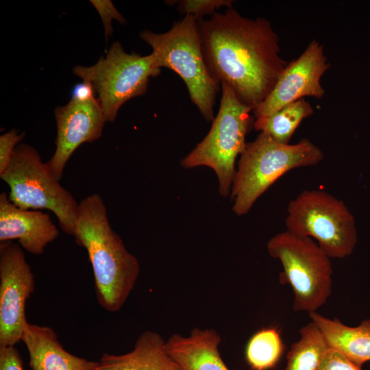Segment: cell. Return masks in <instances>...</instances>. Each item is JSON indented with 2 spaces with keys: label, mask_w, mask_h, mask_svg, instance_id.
Here are the masks:
<instances>
[{
  "label": "cell",
  "mask_w": 370,
  "mask_h": 370,
  "mask_svg": "<svg viewBox=\"0 0 370 370\" xmlns=\"http://www.w3.org/2000/svg\"><path fill=\"white\" fill-rule=\"evenodd\" d=\"M198 25L210 74L254 110L268 97L288 65L280 55L279 38L270 22L244 17L231 8L198 20Z\"/></svg>",
  "instance_id": "cell-1"
},
{
  "label": "cell",
  "mask_w": 370,
  "mask_h": 370,
  "mask_svg": "<svg viewBox=\"0 0 370 370\" xmlns=\"http://www.w3.org/2000/svg\"><path fill=\"white\" fill-rule=\"evenodd\" d=\"M73 236L88 253L98 303L108 312L119 311L135 286L140 265L112 229L99 194L90 195L79 202Z\"/></svg>",
  "instance_id": "cell-2"
},
{
  "label": "cell",
  "mask_w": 370,
  "mask_h": 370,
  "mask_svg": "<svg viewBox=\"0 0 370 370\" xmlns=\"http://www.w3.org/2000/svg\"><path fill=\"white\" fill-rule=\"evenodd\" d=\"M240 156L231 195L233 212L242 216L280 177L294 169L317 165L323 160L324 153L308 138L284 144L260 133L247 143Z\"/></svg>",
  "instance_id": "cell-3"
},
{
  "label": "cell",
  "mask_w": 370,
  "mask_h": 370,
  "mask_svg": "<svg viewBox=\"0 0 370 370\" xmlns=\"http://www.w3.org/2000/svg\"><path fill=\"white\" fill-rule=\"evenodd\" d=\"M140 38L151 47L156 65L176 73L200 114L207 122L212 121L216 97L221 88L206 66L198 21L193 15H184L166 32L145 29L140 33Z\"/></svg>",
  "instance_id": "cell-4"
},
{
  "label": "cell",
  "mask_w": 370,
  "mask_h": 370,
  "mask_svg": "<svg viewBox=\"0 0 370 370\" xmlns=\"http://www.w3.org/2000/svg\"><path fill=\"white\" fill-rule=\"evenodd\" d=\"M0 177L10 188L8 197L12 204L25 210H50L61 229L73 235L79 204L61 186L33 147L18 145L8 167Z\"/></svg>",
  "instance_id": "cell-5"
},
{
  "label": "cell",
  "mask_w": 370,
  "mask_h": 370,
  "mask_svg": "<svg viewBox=\"0 0 370 370\" xmlns=\"http://www.w3.org/2000/svg\"><path fill=\"white\" fill-rule=\"evenodd\" d=\"M267 249L282 264L280 280L292 288L295 312H317L324 305L332 293L333 270L331 258L315 241L286 230L268 241Z\"/></svg>",
  "instance_id": "cell-6"
},
{
  "label": "cell",
  "mask_w": 370,
  "mask_h": 370,
  "mask_svg": "<svg viewBox=\"0 0 370 370\" xmlns=\"http://www.w3.org/2000/svg\"><path fill=\"white\" fill-rule=\"evenodd\" d=\"M221 97L218 113L204 138L181 161L185 169L205 166L215 172L221 196L230 195L236 173L235 162L247 143L253 109L242 103L233 89L221 84Z\"/></svg>",
  "instance_id": "cell-7"
},
{
  "label": "cell",
  "mask_w": 370,
  "mask_h": 370,
  "mask_svg": "<svg viewBox=\"0 0 370 370\" xmlns=\"http://www.w3.org/2000/svg\"><path fill=\"white\" fill-rule=\"evenodd\" d=\"M285 225L312 238L330 258L351 255L358 241L354 217L345 202L320 189L304 190L289 201Z\"/></svg>",
  "instance_id": "cell-8"
},
{
  "label": "cell",
  "mask_w": 370,
  "mask_h": 370,
  "mask_svg": "<svg viewBox=\"0 0 370 370\" xmlns=\"http://www.w3.org/2000/svg\"><path fill=\"white\" fill-rule=\"evenodd\" d=\"M161 72L151 53H127L118 41L90 66H77L73 73L88 82L98 95L106 121L113 122L128 100L144 95L151 77Z\"/></svg>",
  "instance_id": "cell-9"
},
{
  "label": "cell",
  "mask_w": 370,
  "mask_h": 370,
  "mask_svg": "<svg viewBox=\"0 0 370 370\" xmlns=\"http://www.w3.org/2000/svg\"><path fill=\"white\" fill-rule=\"evenodd\" d=\"M34 288V275L23 248L13 241L1 242L0 347L21 341L28 323L26 301Z\"/></svg>",
  "instance_id": "cell-10"
},
{
  "label": "cell",
  "mask_w": 370,
  "mask_h": 370,
  "mask_svg": "<svg viewBox=\"0 0 370 370\" xmlns=\"http://www.w3.org/2000/svg\"><path fill=\"white\" fill-rule=\"evenodd\" d=\"M330 66L323 45L310 41L298 58L288 64L265 100L253 110L256 119L270 116L306 96L322 98L325 90L321 79Z\"/></svg>",
  "instance_id": "cell-11"
},
{
  "label": "cell",
  "mask_w": 370,
  "mask_h": 370,
  "mask_svg": "<svg viewBox=\"0 0 370 370\" xmlns=\"http://www.w3.org/2000/svg\"><path fill=\"white\" fill-rule=\"evenodd\" d=\"M57 136L56 150L47 164L60 181L65 166L75 151L84 143L99 139L106 122L95 97L86 100L71 99L54 110Z\"/></svg>",
  "instance_id": "cell-12"
},
{
  "label": "cell",
  "mask_w": 370,
  "mask_h": 370,
  "mask_svg": "<svg viewBox=\"0 0 370 370\" xmlns=\"http://www.w3.org/2000/svg\"><path fill=\"white\" fill-rule=\"evenodd\" d=\"M58 235L48 213L20 208L6 193L0 194V242L16 239L27 252L40 255Z\"/></svg>",
  "instance_id": "cell-13"
},
{
  "label": "cell",
  "mask_w": 370,
  "mask_h": 370,
  "mask_svg": "<svg viewBox=\"0 0 370 370\" xmlns=\"http://www.w3.org/2000/svg\"><path fill=\"white\" fill-rule=\"evenodd\" d=\"M21 341L27 347L32 370H100L99 361L68 352L49 326L27 323Z\"/></svg>",
  "instance_id": "cell-14"
},
{
  "label": "cell",
  "mask_w": 370,
  "mask_h": 370,
  "mask_svg": "<svg viewBox=\"0 0 370 370\" xmlns=\"http://www.w3.org/2000/svg\"><path fill=\"white\" fill-rule=\"evenodd\" d=\"M221 338L214 329L193 328L188 336L171 335L168 352L184 370H229L219 352Z\"/></svg>",
  "instance_id": "cell-15"
},
{
  "label": "cell",
  "mask_w": 370,
  "mask_h": 370,
  "mask_svg": "<svg viewBox=\"0 0 370 370\" xmlns=\"http://www.w3.org/2000/svg\"><path fill=\"white\" fill-rule=\"evenodd\" d=\"M99 362L100 370H184L168 352L162 337L149 330L138 337L130 352L104 353Z\"/></svg>",
  "instance_id": "cell-16"
},
{
  "label": "cell",
  "mask_w": 370,
  "mask_h": 370,
  "mask_svg": "<svg viewBox=\"0 0 370 370\" xmlns=\"http://www.w3.org/2000/svg\"><path fill=\"white\" fill-rule=\"evenodd\" d=\"M309 317L321 332L329 348L338 352L360 368L370 360V319L352 327L317 311L309 313Z\"/></svg>",
  "instance_id": "cell-17"
},
{
  "label": "cell",
  "mask_w": 370,
  "mask_h": 370,
  "mask_svg": "<svg viewBox=\"0 0 370 370\" xmlns=\"http://www.w3.org/2000/svg\"><path fill=\"white\" fill-rule=\"evenodd\" d=\"M313 113L312 106L304 98L283 107L270 116L256 119L254 127L279 143L288 144L301 121Z\"/></svg>",
  "instance_id": "cell-18"
},
{
  "label": "cell",
  "mask_w": 370,
  "mask_h": 370,
  "mask_svg": "<svg viewBox=\"0 0 370 370\" xmlns=\"http://www.w3.org/2000/svg\"><path fill=\"white\" fill-rule=\"evenodd\" d=\"M327 343L317 325L310 321L299 330V338L287 353L284 370H319Z\"/></svg>",
  "instance_id": "cell-19"
},
{
  "label": "cell",
  "mask_w": 370,
  "mask_h": 370,
  "mask_svg": "<svg viewBox=\"0 0 370 370\" xmlns=\"http://www.w3.org/2000/svg\"><path fill=\"white\" fill-rule=\"evenodd\" d=\"M283 349L279 331L275 328H262L248 341L245 359L251 370H269L277 365Z\"/></svg>",
  "instance_id": "cell-20"
},
{
  "label": "cell",
  "mask_w": 370,
  "mask_h": 370,
  "mask_svg": "<svg viewBox=\"0 0 370 370\" xmlns=\"http://www.w3.org/2000/svg\"><path fill=\"white\" fill-rule=\"evenodd\" d=\"M176 2L180 14L193 15L197 21L206 15H213L221 7L231 8L233 4L231 0H182Z\"/></svg>",
  "instance_id": "cell-21"
},
{
  "label": "cell",
  "mask_w": 370,
  "mask_h": 370,
  "mask_svg": "<svg viewBox=\"0 0 370 370\" xmlns=\"http://www.w3.org/2000/svg\"><path fill=\"white\" fill-rule=\"evenodd\" d=\"M24 137V132L18 134L14 129L0 136V175L8 167L15 148Z\"/></svg>",
  "instance_id": "cell-22"
},
{
  "label": "cell",
  "mask_w": 370,
  "mask_h": 370,
  "mask_svg": "<svg viewBox=\"0 0 370 370\" xmlns=\"http://www.w3.org/2000/svg\"><path fill=\"white\" fill-rule=\"evenodd\" d=\"M90 3L94 5L101 16L106 38L112 34V21L113 20H116L121 24L126 23L125 18L116 10L111 1L91 0Z\"/></svg>",
  "instance_id": "cell-23"
},
{
  "label": "cell",
  "mask_w": 370,
  "mask_h": 370,
  "mask_svg": "<svg viewBox=\"0 0 370 370\" xmlns=\"http://www.w3.org/2000/svg\"><path fill=\"white\" fill-rule=\"evenodd\" d=\"M319 370H362L338 352L328 347L321 358Z\"/></svg>",
  "instance_id": "cell-24"
},
{
  "label": "cell",
  "mask_w": 370,
  "mask_h": 370,
  "mask_svg": "<svg viewBox=\"0 0 370 370\" xmlns=\"http://www.w3.org/2000/svg\"><path fill=\"white\" fill-rule=\"evenodd\" d=\"M0 370H23L20 354L14 346L0 347Z\"/></svg>",
  "instance_id": "cell-25"
},
{
  "label": "cell",
  "mask_w": 370,
  "mask_h": 370,
  "mask_svg": "<svg viewBox=\"0 0 370 370\" xmlns=\"http://www.w3.org/2000/svg\"><path fill=\"white\" fill-rule=\"evenodd\" d=\"M93 92L94 90L92 86L88 82H84L83 83L79 84L74 87L72 93V98L80 100H86L94 97Z\"/></svg>",
  "instance_id": "cell-26"
}]
</instances>
